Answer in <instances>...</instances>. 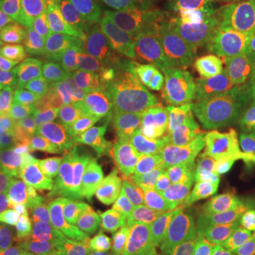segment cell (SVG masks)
Masks as SVG:
<instances>
[{"label": "cell", "instance_id": "obj_1", "mask_svg": "<svg viewBox=\"0 0 255 255\" xmlns=\"http://www.w3.org/2000/svg\"><path fill=\"white\" fill-rule=\"evenodd\" d=\"M167 101L210 129L227 136H241L244 124L228 104L199 50L180 55L164 80Z\"/></svg>", "mask_w": 255, "mask_h": 255}, {"label": "cell", "instance_id": "obj_2", "mask_svg": "<svg viewBox=\"0 0 255 255\" xmlns=\"http://www.w3.org/2000/svg\"><path fill=\"white\" fill-rule=\"evenodd\" d=\"M211 182L226 211V224H255V139L236 137L226 162L219 164Z\"/></svg>", "mask_w": 255, "mask_h": 255}, {"label": "cell", "instance_id": "obj_3", "mask_svg": "<svg viewBox=\"0 0 255 255\" xmlns=\"http://www.w3.org/2000/svg\"><path fill=\"white\" fill-rule=\"evenodd\" d=\"M162 207L174 231H186L199 238L211 233L224 234L226 211L211 179L174 186Z\"/></svg>", "mask_w": 255, "mask_h": 255}, {"label": "cell", "instance_id": "obj_4", "mask_svg": "<svg viewBox=\"0 0 255 255\" xmlns=\"http://www.w3.org/2000/svg\"><path fill=\"white\" fill-rule=\"evenodd\" d=\"M149 90L166 91L164 81L153 74L104 64L91 78L88 111L100 121L119 124L128 105Z\"/></svg>", "mask_w": 255, "mask_h": 255}, {"label": "cell", "instance_id": "obj_5", "mask_svg": "<svg viewBox=\"0 0 255 255\" xmlns=\"http://www.w3.org/2000/svg\"><path fill=\"white\" fill-rule=\"evenodd\" d=\"M197 50L228 104L255 115V65L243 60L210 31L201 36Z\"/></svg>", "mask_w": 255, "mask_h": 255}, {"label": "cell", "instance_id": "obj_6", "mask_svg": "<svg viewBox=\"0 0 255 255\" xmlns=\"http://www.w3.org/2000/svg\"><path fill=\"white\" fill-rule=\"evenodd\" d=\"M92 31L98 55L105 65H117L153 74L163 81L169 77L170 67L152 60L132 44L122 27L117 9L108 4L95 3Z\"/></svg>", "mask_w": 255, "mask_h": 255}, {"label": "cell", "instance_id": "obj_7", "mask_svg": "<svg viewBox=\"0 0 255 255\" xmlns=\"http://www.w3.org/2000/svg\"><path fill=\"white\" fill-rule=\"evenodd\" d=\"M85 127L81 121L57 115L33 132L27 140L34 155L33 176H47L50 169L67 157L84 152Z\"/></svg>", "mask_w": 255, "mask_h": 255}, {"label": "cell", "instance_id": "obj_8", "mask_svg": "<svg viewBox=\"0 0 255 255\" xmlns=\"http://www.w3.org/2000/svg\"><path fill=\"white\" fill-rule=\"evenodd\" d=\"M117 11L127 36L137 50L167 67L177 63L184 48L164 33L139 0H121Z\"/></svg>", "mask_w": 255, "mask_h": 255}, {"label": "cell", "instance_id": "obj_9", "mask_svg": "<svg viewBox=\"0 0 255 255\" xmlns=\"http://www.w3.org/2000/svg\"><path fill=\"white\" fill-rule=\"evenodd\" d=\"M143 153L156 173L170 186L211 179L196 147L167 140H152Z\"/></svg>", "mask_w": 255, "mask_h": 255}, {"label": "cell", "instance_id": "obj_10", "mask_svg": "<svg viewBox=\"0 0 255 255\" xmlns=\"http://www.w3.org/2000/svg\"><path fill=\"white\" fill-rule=\"evenodd\" d=\"M164 33L183 48L197 46L203 18L191 0H139Z\"/></svg>", "mask_w": 255, "mask_h": 255}, {"label": "cell", "instance_id": "obj_11", "mask_svg": "<svg viewBox=\"0 0 255 255\" xmlns=\"http://www.w3.org/2000/svg\"><path fill=\"white\" fill-rule=\"evenodd\" d=\"M54 60L44 50L26 44L0 60V75L14 88H38L48 81Z\"/></svg>", "mask_w": 255, "mask_h": 255}, {"label": "cell", "instance_id": "obj_12", "mask_svg": "<svg viewBox=\"0 0 255 255\" xmlns=\"http://www.w3.org/2000/svg\"><path fill=\"white\" fill-rule=\"evenodd\" d=\"M167 231L174 230L169 226L162 203L128 210L119 217L117 226L118 241L133 255Z\"/></svg>", "mask_w": 255, "mask_h": 255}, {"label": "cell", "instance_id": "obj_13", "mask_svg": "<svg viewBox=\"0 0 255 255\" xmlns=\"http://www.w3.org/2000/svg\"><path fill=\"white\" fill-rule=\"evenodd\" d=\"M95 0H41V9L58 57L64 55L67 40L92 23Z\"/></svg>", "mask_w": 255, "mask_h": 255}, {"label": "cell", "instance_id": "obj_14", "mask_svg": "<svg viewBox=\"0 0 255 255\" xmlns=\"http://www.w3.org/2000/svg\"><path fill=\"white\" fill-rule=\"evenodd\" d=\"M0 17L27 43L58 57L53 37L44 21L41 0H4L0 1Z\"/></svg>", "mask_w": 255, "mask_h": 255}, {"label": "cell", "instance_id": "obj_15", "mask_svg": "<svg viewBox=\"0 0 255 255\" xmlns=\"http://www.w3.org/2000/svg\"><path fill=\"white\" fill-rule=\"evenodd\" d=\"M91 78L80 71L67 57H55L47 81V92L57 108L63 111L88 110Z\"/></svg>", "mask_w": 255, "mask_h": 255}, {"label": "cell", "instance_id": "obj_16", "mask_svg": "<svg viewBox=\"0 0 255 255\" xmlns=\"http://www.w3.org/2000/svg\"><path fill=\"white\" fill-rule=\"evenodd\" d=\"M74 220L117 217L128 211L127 203L107 166H101L100 176L87 193L81 194L68 209Z\"/></svg>", "mask_w": 255, "mask_h": 255}, {"label": "cell", "instance_id": "obj_17", "mask_svg": "<svg viewBox=\"0 0 255 255\" xmlns=\"http://www.w3.org/2000/svg\"><path fill=\"white\" fill-rule=\"evenodd\" d=\"M140 150L142 147L130 142L119 128L112 125L94 124L84 133V152L102 166L128 162Z\"/></svg>", "mask_w": 255, "mask_h": 255}, {"label": "cell", "instance_id": "obj_18", "mask_svg": "<svg viewBox=\"0 0 255 255\" xmlns=\"http://www.w3.org/2000/svg\"><path fill=\"white\" fill-rule=\"evenodd\" d=\"M213 132L216 130L173 107L166 97L160 101L156 112L155 136L157 139L199 147Z\"/></svg>", "mask_w": 255, "mask_h": 255}, {"label": "cell", "instance_id": "obj_19", "mask_svg": "<svg viewBox=\"0 0 255 255\" xmlns=\"http://www.w3.org/2000/svg\"><path fill=\"white\" fill-rule=\"evenodd\" d=\"M166 91L149 90L133 100L121 117V128L125 136L139 147H145L155 139L156 112Z\"/></svg>", "mask_w": 255, "mask_h": 255}, {"label": "cell", "instance_id": "obj_20", "mask_svg": "<svg viewBox=\"0 0 255 255\" xmlns=\"http://www.w3.org/2000/svg\"><path fill=\"white\" fill-rule=\"evenodd\" d=\"M0 110L36 128L54 112L48 92L41 88H10L0 95Z\"/></svg>", "mask_w": 255, "mask_h": 255}, {"label": "cell", "instance_id": "obj_21", "mask_svg": "<svg viewBox=\"0 0 255 255\" xmlns=\"http://www.w3.org/2000/svg\"><path fill=\"white\" fill-rule=\"evenodd\" d=\"M81 194L47 176H31L27 184L26 206L50 211L67 210Z\"/></svg>", "mask_w": 255, "mask_h": 255}, {"label": "cell", "instance_id": "obj_22", "mask_svg": "<svg viewBox=\"0 0 255 255\" xmlns=\"http://www.w3.org/2000/svg\"><path fill=\"white\" fill-rule=\"evenodd\" d=\"M100 170V164L82 152L54 164L47 176L84 194L95 184Z\"/></svg>", "mask_w": 255, "mask_h": 255}, {"label": "cell", "instance_id": "obj_23", "mask_svg": "<svg viewBox=\"0 0 255 255\" xmlns=\"http://www.w3.org/2000/svg\"><path fill=\"white\" fill-rule=\"evenodd\" d=\"M207 31L243 60L255 65V17L234 21H210Z\"/></svg>", "mask_w": 255, "mask_h": 255}, {"label": "cell", "instance_id": "obj_24", "mask_svg": "<svg viewBox=\"0 0 255 255\" xmlns=\"http://www.w3.org/2000/svg\"><path fill=\"white\" fill-rule=\"evenodd\" d=\"M117 217H95L90 220H74L70 217L64 230L70 238L74 254H78L88 247L105 244L117 234Z\"/></svg>", "mask_w": 255, "mask_h": 255}, {"label": "cell", "instance_id": "obj_25", "mask_svg": "<svg viewBox=\"0 0 255 255\" xmlns=\"http://www.w3.org/2000/svg\"><path fill=\"white\" fill-rule=\"evenodd\" d=\"M28 176L9 172L0 182V230H14L26 207Z\"/></svg>", "mask_w": 255, "mask_h": 255}, {"label": "cell", "instance_id": "obj_26", "mask_svg": "<svg viewBox=\"0 0 255 255\" xmlns=\"http://www.w3.org/2000/svg\"><path fill=\"white\" fill-rule=\"evenodd\" d=\"M68 220V209L50 211L26 206L18 220L16 231L30 243H37L64 230Z\"/></svg>", "mask_w": 255, "mask_h": 255}, {"label": "cell", "instance_id": "obj_27", "mask_svg": "<svg viewBox=\"0 0 255 255\" xmlns=\"http://www.w3.org/2000/svg\"><path fill=\"white\" fill-rule=\"evenodd\" d=\"M127 163L140 189L145 206L159 204L167 200L173 186H170L152 169L143 153V149L135 156H132Z\"/></svg>", "mask_w": 255, "mask_h": 255}, {"label": "cell", "instance_id": "obj_28", "mask_svg": "<svg viewBox=\"0 0 255 255\" xmlns=\"http://www.w3.org/2000/svg\"><path fill=\"white\" fill-rule=\"evenodd\" d=\"M64 57H67L80 71L90 78H92L94 74L104 65L94 41L92 23L67 40Z\"/></svg>", "mask_w": 255, "mask_h": 255}, {"label": "cell", "instance_id": "obj_29", "mask_svg": "<svg viewBox=\"0 0 255 255\" xmlns=\"http://www.w3.org/2000/svg\"><path fill=\"white\" fill-rule=\"evenodd\" d=\"M0 167L6 172H20L30 176L34 172V155L27 137L18 142L0 139Z\"/></svg>", "mask_w": 255, "mask_h": 255}, {"label": "cell", "instance_id": "obj_30", "mask_svg": "<svg viewBox=\"0 0 255 255\" xmlns=\"http://www.w3.org/2000/svg\"><path fill=\"white\" fill-rule=\"evenodd\" d=\"M199 240L186 231H167L135 255H183Z\"/></svg>", "mask_w": 255, "mask_h": 255}, {"label": "cell", "instance_id": "obj_31", "mask_svg": "<svg viewBox=\"0 0 255 255\" xmlns=\"http://www.w3.org/2000/svg\"><path fill=\"white\" fill-rule=\"evenodd\" d=\"M223 237L227 255H255V224L227 226Z\"/></svg>", "mask_w": 255, "mask_h": 255}, {"label": "cell", "instance_id": "obj_32", "mask_svg": "<svg viewBox=\"0 0 255 255\" xmlns=\"http://www.w3.org/2000/svg\"><path fill=\"white\" fill-rule=\"evenodd\" d=\"M110 173L112 174L115 183L118 184L119 190L122 193L125 203H127L128 210L137 209V207H142L145 206V201H143V196L140 193V189L137 186L136 180L133 177V174L130 172L129 166L127 162L124 163H117V164H110L107 166Z\"/></svg>", "mask_w": 255, "mask_h": 255}, {"label": "cell", "instance_id": "obj_33", "mask_svg": "<svg viewBox=\"0 0 255 255\" xmlns=\"http://www.w3.org/2000/svg\"><path fill=\"white\" fill-rule=\"evenodd\" d=\"M213 10L233 20L255 17V0H203Z\"/></svg>", "mask_w": 255, "mask_h": 255}, {"label": "cell", "instance_id": "obj_34", "mask_svg": "<svg viewBox=\"0 0 255 255\" xmlns=\"http://www.w3.org/2000/svg\"><path fill=\"white\" fill-rule=\"evenodd\" d=\"M34 128H36L34 125L26 124L0 110V139L1 140H7V142L23 140L27 137L28 133Z\"/></svg>", "mask_w": 255, "mask_h": 255}, {"label": "cell", "instance_id": "obj_35", "mask_svg": "<svg viewBox=\"0 0 255 255\" xmlns=\"http://www.w3.org/2000/svg\"><path fill=\"white\" fill-rule=\"evenodd\" d=\"M33 243L14 230H0V255H28Z\"/></svg>", "mask_w": 255, "mask_h": 255}, {"label": "cell", "instance_id": "obj_36", "mask_svg": "<svg viewBox=\"0 0 255 255\" xmlns=\"http://www.w3.org/2000/svg\"><path fill=\"white\" fill-rule=\"evenodd\" d=\"M33 244L44 255H75L65 230H61L53 236L44 238L41 241L33 243Z\"/></svg>", "mask_w": 255, "mask_h": 255}, {"label": "cell", "instance_id": "obj_37", "mask_svg": "<svg viewBox=\"0 0 255 255\" xmlns=\"http://www.w3.org/2000/svg\"><path fill=\"white\" fill-rule=\"evenodd\" d=\"M30 44L0 17V60L18 47Z\"/></svg>", "mask_w": 255, "mask_h": 255}, {"label": "cell", "instance_id": "obj_38", "mask_svg": "<svg viewBox=\"0 0 255 255\" xmlns=\"http://www.w3.org/2000/svg\"><path fill=\"white\" fill-rule=\"evenodd\" d=\"M75 255H133L130 251H128L127 248L119 246H107V244H101V246L88 247L85 250H82L81 253Z\"/></svg>", "mask_w": 255, "mask_h": 255}, {"label": "cell", "instance_id": "obj_39", "mask_svg": "<svg viewBox=\"0 0 255 255\" xmlns=\"http://www.w3.org/2000/svg\"><path fill=\"white\" fill-rule=\"evenodd\" d=\"M219 243V241H217ZM217 243L214 244L213 247H210L207 251H204V253H186V254L183 255H214V251H216V247H217Z\"/></svg>", "mask_w": 255, "mask_h": 255}, {"label": "cell", "instance_id": "obj_40", "mask_svg": "<svg viewBox=\"0 0 255 255\" xmlns=\"http://www.w3.org/2000/svg\"><path fill=\"white\" fill-rule=\"evenodd\" d=\"M95 3H101V4H108V6H111V7L117 9V6H118L119 3H121V0H95Z\"/></svg>", "mask_w": 255, "mask_h": 255}, {"label": "cell", "instance_id": "obj_41", "mask_svg": "<svg viewBox=\"0 0 255 255\" xmlns=\"http://www.w3.org/2000/svg\"><path fill=\"white\" fill-rule=\"evenodd\" d=\"M28 255H44V254H43V253H40L36 247H34V244H33L31 248H30V253H28Z\"/></svg>", "mask_w": 255, "mask_h": 255}, {"label": "cell", "instance_id": "obj_42", "mask_svg": "<svg viewBox=\"0 0 255 255\" xmlns=\"http://www.w3.org/2000/svg\"><path fill=\"white\" fill-rule=\"evenodd\" d=\"M4 90H6V84L3 82V80H1V75H0V95L4 92Z\"/></svg>", "mask_w": 255, "mask_h": 255}, {"label": "cell", "instance_id": "obj_43", "mask_svg": "<svg viewBox=\"0 0 255 255\" xmlns=\"http://www.w3.org/2000/svg\"><path fill=\"white\" fill-rule=\"evenodd\" d=\"M7 173H9V172H6L3 167H0V180H3V177H4Z\"/></svg>", "mask_w": 255, "mask_h": 255}, {"label": "cell", "instance_id": "obj_44", "mask_svg": "<svg viewBox=\"0 0 255 255\" xmlns=\"http://www.w3.org/2000/svg\"><path fill=\"white\" fill-rule=\"evenodd\" d=\"M0 1H4V0H0Z\"/></svg>", "mask_w": 255, "mask_h": 255}, {"label": "cell", "instance_id": "obj_45", "mask_svg": "<svg viewBox=\"0 0 255 255\" xmlns=\"http://www.w3.org/2000/svg\"><path fill=\"white\" fill-rule=\"evenodd\" d=\"M0 182H1V180H0Z\"/></svg>", "mask_w": 255, "mask_h": 255}]
</instances>
